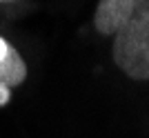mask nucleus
I'll list each match as a JSON object with an SVG mask.
<instances>
[{
	"instance_id": "nucleus-1",
	"label": "nucleus",
	"mask_w": 149,
	"mask_h": 138,
	"mask_svg": "<svg viewBox=\"0 0 149 138\" xmlns=\"http://www.w3.org/2000/svg\"><path fill=\"white\" fill-rule=\"evenodd\" d=\"M113 60L134 80H149V0H138L116 33Z\"/></svg>"
},
{
	"instance_id": "nucleus-2",
	"label": "nucleus",
	"mask_w": 149,
	"mask_h": 138,
	"mask_svg": "<svg viewBox=\"0 0 149 138\" xmlns=\"http://www.w3.org/2000/svg\"><path fill=\"white\" fill-rule=\"evenodd\" d=\"M138 0H100L96 7L93 25L102 36H111L123 29V25L129 20L134 7Z\"/></svg>"
},
{
	"instance_id": "nucleus-3",
	"label": "nucleus",
	"mask_w": 149,
	"mask_h": 138,
	"mask_svg": "<svg viewBox=\"0 0 149 138\" xmlns=\"http://www.w3.org/2000/svg\"><path fill=\"white\" fill-rule=\"evenodd\" d=\"M27 78V65L18 51L0 38V85L5 87H16Z\"/></svg>"
},
{
	"instance_id": "nucleus-4",
	"label": "nucleus",
	"mask_w": 149,
	"mask_h": 138,
	"mask_svg": "<svg viewBox=\"0 0 149 138\" xmlns=\"http://www.w3.org/2000/svg\"><path fill=\"white\" fill-rule=\"evenodd\" d=\"M9 102V87L0 85V105H7Z\"/></svg>"
},
{
	"instance_id": "nucleus-5",
	"label": "nucleus",
	"mask_w": 149,
	"mask_h": 138,
	"mask_svg": "<svg viewBox=\"0 0 149 138\" xmlns=\"http://www.w3.org/2000/svg\"><path fill=\"white\" fill-rule=\"evenodd\" d=\"M0 2H11V0H0Z\"/></svg>"
}]
</instances>
